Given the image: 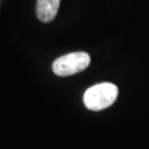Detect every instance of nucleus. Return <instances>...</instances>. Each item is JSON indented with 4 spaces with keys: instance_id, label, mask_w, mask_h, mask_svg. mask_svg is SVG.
Segmentation results:
<instances>
[{
    "instance_id": "nucleus-1",
    "label": "nucleus",
    "mask_w": 149,
    "mask_h": 149,
    "mask_svg": "<svg viewBox=\"0 0 149 149\" xmlns=\"http://www.w3.org/2000/svg\"><path fill=\"white\" fill-rule=\"evenodd\" d=\"M118 95V88L112 83H101L91 86L83 96V102L90 111L98 112L113 105Z\"/></svg>"
},
{
    "instance_id": "nucleus-2",
    "label": "nucleus",
    "mask_w": 149,
    "mask_h": 149,
    "mask_svg": "<svg viewBox=\"0 0 149 149\" xmlns=\"http://www.w3.org/2000/svg\"><path fill=\"white\" fill-rule=\"evenodd\" d=\"M90 63L91 58L86 52H72L55 60L52 70L59 76H70L84 71Z\"/></svg>"
},
{
    "instance_id": "nucleus-3",
    "label": "nucleus",
    "mask_w": 149,
    "mask_h": 149,
    "mask_svg": "<svg viewBox=\"0 0 149 149\" xmlns=\"http://www.w3.org/2000/svg\"><path fill=\"white\" fill-rule=\"evenodd\" d=\"M61 0H38L37 17L40 21L48 23L51 22L58 15Z\"/></svg>"
}]
</instances>
